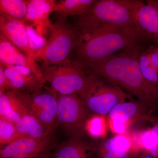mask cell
I'll return each mask as SVG.
<instances>
[{
	"label": "cell",
	"mask_w": 158,
	"mask_h": 158,
	"mask_svg": "<svg viewBox=\"0 0 158 158\" xmlns=\"http://www.w3.org/2000/svg\"><path fill=\"white\" fill-rule=\"evenodd\" d=\"M141 151L131 149L124 153H106L100 155L101 158H140Z\"/></svg>",
	"instance_id": "83f0119b"
},
{
	"label": "cell",
	"mask_w": 158,
	"mask_h": 158,
	"mask_svg": "<svg viewBox=\"0 0 158 158\" xmlns=\"http://www.w3.org/2000/svg\"><path fill=\"white\" fill-rule=\"evenodd\" d=\"M132 141L128 136L118 135L102 142L99 148L100 155L111 152L124 153L131 150Z\"/></svg>",
	"instance_id": "44dd1931"
},
{
	"label": "cell",
	"mask_w": 158,
	"mask_h": 158,
	"mask_svg": "<svg viewBox=\"0 0 158 158\" xmlns=\"http://www.w3.org/2000/svg\"><path fill=\"white\" fill-rule=\"evenodd\" d=\"M28 1L0 0L1 14L19 21L27 25Z\"/></svg>",
	"instance_id": "ffe728a7"
},
{
	"label": "cell",
	"mask_w": 158,
	"mask_h": 158,
	"mask_svg": "<svg viewBox=\"0 0 158 158\" xmlns=\"http://www.w3.org/2000/svg\"><path fill=\"white\" fill-rule=\"evenodd\" d=\"M48 37L44 46L34 54L35 61L46 65L64 62L82 40L77 27L72 25L66 18L59 17L48 28Z\"/></svg>",
	"instance_id": "277c9868"
},
{
	"label": "cell",
	"mask_w": 158,
	"mask_h": 158,
	"mask_svg": "<svg viewBox=\"0 0 158 158\" xmlns=\"http://www.w3.org/2000/svg\"><path fill=\"white\" fill-rule=\"evenodd\" d=\"M148 106L139 101L123 102L114 107L107 117L108 120L117 118L131 123L141 119L151 120L146 110Z\"/></svg>",
	"instance_id": "9a60e30c"
},
{
	"label": "cell",
	"mask_w": 158,
	"mask_h": 158,
	"mask_svg": "<svg viewBox=\"0 0 158 158\" xmlns=\"http://www.w3.org/2000/svg\"></svg>",
	"instance_id": "1f68e13d"
},
{
	"label": "cell",
	"mask_w": 158,
	"mask_h": 158,
	"mask_svg": "<svg viewBox=\"0 0 158 158\" xmlns=\"http://www.w3.org/2000/svg\"><path fill=\"white\" fill-rule=\"evenodd\" d=\"M0 31L1 34L15 47L30 59L34 60V52L31 48L25 24L1 14Z\"/></svg>",
	"instance_id": "9c48e42d"
},
{
	"label": "cell",
	"mask_w": 158,
	"mask_h": 158,
	"mask_svg": "<svg viewBox=\"0 0 158 158\" xmlns=\"http://www.w3.org/2000/svg\"><path fill=\"white\" fill-rule=\"evenodd\" d=\"M11 67L14 69L15 70L17 71L18 73L23 75L29 76L33 74L32 71L30 69L26 67L25 66L18 65V66H11Z\"/></svg>",
	"instance_id": "f546056e"
},
{
	"label": "cell",
	"mask_w": 158,
	"mask_h": 158,
	"mask_svg": "<svg viewBox=\"0 0 158 158\" xmlns=\"http://www.w3.org/2000/svg\"><path fill=\"white\" fill-rule=\"evenodd\" d=\"M26 107L44 127L52 129L56 122V93L53 90H40L31 94L23 93Z\"/></svg>",
	"instance_id": "ba28073f"
},
{
	"label": "cell",
	"mask_w": 158,
	"mask_h": 158,
	"mask_svg": "<svg viewBox=\"0 0 158 158\" xmlns=\"http://www.w3.org/2000/svg\"><path fill=\"white\" fill-rule=\"evenodd\" d=\"M11 90L12 88L5 75L4 67L0 65V94Z\"/></svg>",
	"instance_id": "f1b7e54d"
},
{
	"label": "cell",
	"mask_w": 158,
	"mask_h": 158,
	"mask_svg": "<svg viewBox=\"0 0 158 158\" xmlns=\"http://www.w3.org/2000/svg\"><path fill=\"white\" fill-rule=\"evenodd\" d=\"M40 67L51 89L62 95L77 94L81 98L95 79V76L87 74L81 65L69 59L57 65L42 63Z\"/></svg>",
	"instance_id": "5b68a950"
},
{
	"label": "cell",
	"mask_w": 158,
	"mask_h": 158,
	"mask_svg": "<svg viewBox=\"0 0 158 158\" xmlns=\"http://www.w3.org/2000/svg\"><path fill=\"white\" fill-rule=\"evenodd\" d=\"M138 43L84 67L90 74L108 80L135 96L147 106L158 102V86L147 81L141 73Z\"/></svg>",
	"instance_id": "6da1fadb"
},
{
	"label": "cell",
	"mask_w": 158,
	"mask_h": 158,
	"mask_svg": "<svg viewBox=\"0 0 158 158\" xmlns=\"http://www.w3.org/2000/svg\"><path fill=\"white\" fill-rule=\"evenodd\" d=\"M136 27L142 37L158 42V0L142 2L136 15Z\"/></svg>",
	"instance_id": "8fae6325"
},
{
	"label": "cell",
	"mask_w": 158,
	"mask_h": 158,
	"mask_svg": "<svg viewBox=\"0 0 158 158\" xmlns=\"http://www.w3.org/2000/svg\"><path fill=\"white\" fill-rule=\"evenodd\" d=\"M142 2L137 0L95 1L86 13L79 16L77 21L82 39L104 29H125L140 34L136 27V15Z\"/></svg>",
	"instance_id": "7a4b0ae2"
},
{
	"label": "cell",
	"mask_w": 158,
	"mask_h": 158,
	"mask_svg": "<svg viewBox=\"0 0 158 158\" xmlns=\"http://www.w3.org/2000/svg\"><path fill=\"white\" fill-rule=\"evenodd\" d=\"M157 43H158V42H157Z\"/></svg>",
	"instance_id": "d6a6232c"
},
{
	"label": "cell",
	"mask_w": 158,
	"mask_h": 158,
	"mask_svg": "<svg viewBox=\"0 0 158 158\" xmlns=\"http://www.w3.org/2000/svg\"><path fill=\"white\" fill-rule=\"evenodd\" d=\"M49 137L35 139L23 137L4 146L0 150V158L44 152L49 143Z\"/></svg>",
	"instance_id": "7c38bea8"
},
{
	"label": "cell",
	"mask_w": 158,
	"mask_h": 158,
	"mask_svg": "<svg viewBox=\"0 0 158 158\" xmlns=\"http://www.w3.org/2000/svg\"><path fill=\"white\" fill-rule=\"evenodd\" d=\"M27 113L23 92L11 90L0 94V118L16 123Z\"/></svg>",
	"instance_id": "4fadbf2b"
},
{
	"label": "cell",
	"mask_w": 158,
	"mask_h": 158,
	"mask_svg": "<svg viewBox=\"0 0 158 158\" xmlns=\"http://www.w3.org/2000/svg\"><path fill=\"white\" fill-rule=\"evenodd\" d=\"M27 28L31 48L34 51L35 53L44 46L46 40H44L42 37L37 34L34 29L31 26H27Z\"/></svg>",
	"instance_id": "484cf974"
},
{
	"label": "cell",
	"mask_w": 158,
	"mask_h": 158,
	"mask_svg": "<svg viewBox=\"0 0 158 158\" xmlns=\"http://www.w3.org/2000/svg\"><path fill=\"white\" fill-rule=\"evenodd\" d=\"M56 3L53 0H28L27 24L48 29L52 23L49 17L54 12Z\"/></svg>",
	"instance_id": "5bb4252c"
},
{
	"label": "cell",
	"mask_w": 158,
	"mask_h": 158,
	"mask_svg": "<svg viewBox=\"0 0 158 158\" xmlns=\"http://www.w3.org/2000/svg\"><path fill=\"white\" fill-rule=\"evenodd\" d=\"M139 66L144 78L158 86V47L152 45L145 51L142 50Z\"/></svg>",
	"instance_id": "ac0fdd59"
},
{
	"label": "cell",
	"mask_w": 158,
	"mask_h": 158,
	"mask_svg": "<svg viewBox=\"0 0 158 158\" xmlns=\"http://www.w3.org/2000/svg\"><path fill=\"white\" fill-rule=\"evenodd\" d=\"M87 148L83 142L74 139L60 146L55 154V158H88Z\"/></svg>",
	"instance_id": "7402d4cb"
},
{
	"label": "cell",
	"mask_w": 158,
	"mask_h": 158,
	"mask_svg": "<svg viewBox=\"0 0 158 158\" xmlns=\"http://www.w3.org/2000/svg\"><path fill=\"white\" fill-rule=\"evenodd\" d=\"M43 153H38L32 154L27 155L19 156L11 158H44L43 157Z\"/></svg>",
	"instance_id": "4dcf8cb0"
},
{
	"label": "cell",
	"mask_w": 158,
	"mask_h": 158,
	"mask_svg": "<svg viewBox=\"0 0 158 158\" xmlns=\"http://www.w3.org/2000/svg\"><path fill=\"white\" fill-rule=\"evenodd\" d=\"M0 62L4 67L25 66L30 69L33 74L43 82L47 83L41 68L36 61L30 59L19 50L2 34H0Z\"/></svg>",
	"instance_id": "30bf717a"
},
{
	"label": "cell",
	"mask_w": 158,
	"mask_h": 158,
	"mask_svg": "<svg viewBox=\"0 0 158 158\" xmlns=\"http://www.w3.org/2000/svg\"><path fill=\"white\" fill-rule=\"evenodd\" d=\"M56 93L57 123L73 138H78L86 130L90 113L77 94L62 95Z\"/></svg>",
	"instance_id": "52a82bcc"
},
{
	"label": "cell",
	"mask_w": 158,
	"mask_h": 158,
	"mask_svg": "<svg viewBox=\"0 0 158 158\" xmlns=\"http://www.w3.org/2000/svg\"><path fill=\"white\" fill-rule=\"evenodd\" d=\"M86 130L93 137H104L106 134V124L104 116H94L87 122Z\"/></svg>",
	"instance_id": "cb8c5ba5"
},
{
	"label": "cell",
	"mask_w": 158,
	"mask_h": 158,
	"mask_svg": "<svg viewBox=\"0 0 158 158\" xmlns=\"http://www.w3.org/2000/svg\"><path fill=\"white\" fill-rule=\"evenodd\" d=\"M15 125L20 138L28 137L41 139L49 137L51 132V129L44 127L37 118L29 113L22 116Z\"/></svg>",
	"instance_id": "e0dca14e"
},
{
	"label": "cell",
	"mask_w": 158,
	"mask_h": 158,
	"mask_svg": "<svg viewBox=\"0 0 158 158\" xmlns=\"http://www.w3.org/2000/svg\"><path fill=\"white\" fill-rule=\"evenodd\" d=\"M94 0H62L56 3L54 12L58 18L69 15L81 16L90 9Z\"/></svg>",
	"instance_id": "d6986e66"
},
{
	"label": "cell",
	"mask_w": 158,
	"mask_h": 158,
	"mask_svg": "<svg viewBox=\"0 0 158 158\" xmlns=\"http://www.w3.org/2000/svg\"><path fill=\"white\" fill-rule=\"evenodd\" d=\"M20 138L16 131L15 123L0 118V145L6 146Z\"/></svg>",
	"instance_id": "603a6c76"
},
{
	"label": "cell",
	"mask_w": 158,
	"mask_h": 158,
	"mask_svg": "<svg viewBox=\"0 0 158 158\" xmlns=\"http://www.w3.org/2000/svg\"><path fill=\"white\" fill-rule=\"evenodd\" d=\"M109 122L110 129L118 135H125L131 123L117 118L110 119Z\"/></svg>",
	"instance_id": "4316f807"
},
{
	"label": "cell",
	"mask_w": 158,
	"mask_h": 158,
	"mask_svg": "<svg viewBox=\"0 0 158 158\" xmlns=\"http://www.w3.org/2000/svg\"><path fill=\"white\" fill-rule=\"evenodd\" d=\"M152 127L156 136V142L154 146L149 150L141 149L140 158H158V119L153 120Z\"/></svg>",
	"instance_id": "d4e9b609"
},
{
	"label": "cell",
	"mask_w": 158,
	"mask_h": 158,
	"mask_svg": "<svg viewBox=\"0 0 158 158\" xmlns=\"http://www.w3.org/2000/svg\"><path fill=\"white\" fill-rule=\"evenodd\" d=\"M4 68L5 75L12 90L20 92L23 90L27 94H31L42 90L44 86V83L34 75L29 76H24L18 73L12 67H4Z\"/></svg>",
	"instance_id": "2e32d148"
},
{
	"label": "cell",
	"mask_w": 158,
	"mask_h": 158,
	"mask_svg": "<svg viewBox=\"0 0 158 158\" xmlns=\"http://www.w3.org/2000/svg\"><path fill=\"white\" fill-rule=\"evenodd\" d=\"M81 98L89 113L102 116H107L118 104L132 100L118 85L96 76L91 87Z\"/></svg>",
	"instance_id": "8992f818"
},
{
	"label": "cell",
	"mask_w": 158,
	"mask_h": 158,
	"mask_svg": "<svg viewBox=\"0 0 158 158\" xmlns=\"http://www.w3.org/2000/svg\"><path fill=\"white\" fill-rule=\"evenodd\" d=\"M141 38L138 32L131 30H99L82 39L75 49V58L72 60L84 68L138 43Z\"/></svg>",
	"instance_id": "3957f363"
}]
</instances>
